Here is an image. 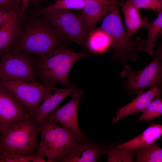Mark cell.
Returning <instances> with one entry per match:
<instances>
[{
	"label": "cell",
	"mask_w": 162,
	"mask_h": 162,
	"mask_svg": "<svg viewBox=\"0 0 162 162\" xmlns=\"http://www.w3.org/2000/svg\"><path fill=\"white\" fill-rule=\"evenodd\" d=\"M88 55L85 52H75L59 45L44 55L36 57V78L47 87L58 84L65 87L70 86L72 85L68 76L72 66L78 60Z\"/></svg>",
	"instance_id": "cell-1"
},
{
	"label": "cell",
	"mask_w": 162,
	"mask_h": 162,
	"mask_svg": "<svg viewBox=\"0 0 162 162\" xmlns=\"http://www.w3.org/2000/svg\"><path fill=\"white\" fill-rule=\"evenodd\" d=\"M63 37L60 32L43 16L33 18L22 28L14 50L40 56L59 46Z\"/></svg>",
	"instance_id": "cell-2"
},
{
	"label": "cell",
	"mask_w": 162,
	"mask_h": 162,
	"mask_svg": "<svg viewBox=\"0 0 162 162\" xmlns=\"http://www.w3.org/2000/svg\"><path fill=\"white\" fill-rule=\"evenodd\" d=\"M118 2L104 17L100 27L109 36L113 50V57L117 61L125 63L129 59L136 61L137 51L145 50L146 40L137 37L132 40L124 28L119 14Z\"/></svg>",
	"instance_id": "cell-3"
},
{
	"label": "cell",
	"mask_w": 162,
	"mask_h": 162,
	"mask_svg": "<svg viewBox=\"0 0 162 162\" xmlns=\"http://www.w3.org/2000/svg\"><path fill=\"white\" fill-rule=\"evenodd\" d=\"M40 132V125L32 116L0 130V153L33 155Z\"/></svg>",
	"instance_id": "cell-4"
},
{
	"label": "cell",
	"mask_w": 162,
	"mask_h": 162,
	"mask_svg": "<svg viewBox=\"0 0 162 162\" xmlns=\"http://www.w3.org/2000/svg\"><path fill=\"white\" fill-rule=\"evenodd\" d=\"M40 127L41 138L37 154L46 157L47 162H54L78 141L73 132L53 122L47 120Z\"/></svg>",
	"instance_id": "cell-5"
},
{
	"label": "cell",
	"mask_w": 162,
	"mask_h": 162,
	"mask_svg": "<svg viewBox=\"0 0 162 162\" xmlns=\"http://www.w3.org/2000/svg\"><path fill=\"white\" fill-rule=\"evenodd\" d=\"M34 56L15 50L1 52L0 80L37 82Z\"/></svg>",
	"instance_id": "cell-6"
},
{
	"label": "cell",
	"mask_w": 162,
	"mask_h": 162,
	"mask_svg": "<svg viewBox=\"0 0 162 162\" xmlns=\"http://www.w3.org/2000/svg\"><path fill=\"white\" fill-rule=\"evenodd\" d=\"M145 68L133 72L126 64L120 75L127 79L123 86L130 95L138 94L148 88L154 87L162 89V58L157 55Z\"/></svg>",
	"instance_id": "cell-7"
},
{
	"label": "cell",
	"mask_w": 162,
	"mask_h": 162,
	"mask_svg": "<svg viewBox=\"0 0 162 162\" xmlns=\"http://www.w3.org/2000/svg\"><path fill=\"white\" fill-rule=\"evenodd\" d=\"M42 14L65 37L78 45H85L88 32L79 14L70 9H58Z\"/></svg>",
	"instance_id": "cell-8"
},
{
	"label": "cell",
	"mask_w": 162,
	"mask_h": 162,
	"mask_svg": "<svg viewBox=\"0 0 162 162\" xmlns=\"http://www.w3.org/2000/svg\"><path fill=\"white\" fill-rule=\"evenodd\" d=\"M0 87L8 91L34 117L45 98L48 87L38 82L0 80Z\"/></svg>",
	"instance_id": "cell-9"
},
{
	"label": "cell",
	"mask_w": 162,
	"mask_h": 162,
	"mask_svg": "<svg viewBox=\"0 0 162 162\" xmlns=\"http://www.w3.org/2000/svg\"><path fill=\"white\" fill-rule=\"evenodd\" d=\"M107 146L92 140L88 137L78 141L54 162H96L106 154Z\"/></svg>",
	"instance_id": "cell-10"
},
{
	"label": "cell",
	"mask_w": 162,
	"mask_h": 162,
	"mask_svg": "<svg viewBox=\"0 0 162 162\" xmlns=\"http://www.w3.org/2000/svg\"><path fill=\"white\" fill-rule=\"evenodd\" d=\"M83 94V91L81 90L72 94L69 101L61 108L52 111L47 119V121L60 124L62 127L73 132L78 141L86 136L80 128L78 117V107Z\"/></svg>",
	"instance_id": "cell-11"
},
{
	"label": "cell",
	"mask_w": 162,
	"mask_h": 162,
	"mask_svg": "<svg viewBox=\"0 0 162 162\" xmlns=\"http://www.w3.org/2000/svg\"><path fill=\"white\" fill-rule=\"evenodd\" d=\"M30 116L32 117L24 106L0 87V131Z\"/></svg>",
	"instance_id": "cell-12"
},
{
	"label": "cell",
	"mask_w": 162,
	"mask_h": 162,
	"mask_svg": "<svg viewBox=\"0 0 162 162\" xmlns=\"http://www.w3.org/2000/svg\"><path fill=\"white\" fill-rule=\"evenodd\" d=\"M81 90L74 85L62 88L48 87L44 100L35 112L34 116V120L40 125L44 124L47 121L49 114L64 99Z\"/></svg>",
	"instance_id": "cell-13"
},
{
	"label": "cell",
	"mask_w": 162,
	"mask_h": 162,
	"mask_svg": "<svg viewBox=\"0 0 162 162\" xmlns=\"http://www.w3.org/2000/svg\"><path fill=\"white\" fill-rule=\"evenodd\" d=\"M120 0H86L79 14L88 32Z\"/></svg>",
	"instance_id": "cell-14"
},
{
	"label": "cell",
	"mask_w": 162,
	"mask_h": 162,
	"mask_svg": "<svg viewBox=\"0 0 162 162\" xmlns=\"http://www.w3.org/2000/svg\"><path fill=\"white\" fill-rule=\"evenodd\" d=\"M162 89L154 87L146 92H142L136 97L124 106L117 109L116 116L112 120L116 123L121 119L129 115H135L142 112L157 96L161 95Z\"/></svg>",
	"instance_id": "cell-15"
},
{
	"label": "cell",
	"mask_w": 162,
	"mask_h": 162,
	"mask_svg": "<svg viewBox=\"0 0 162 162\" xmlns=\"http://www.w3.org/2000/svg\"><path fill=\"white\" fill-rule=\"evenodd\" d=\"M22 15L0 26V52H8L14 49L22 31Z\"/></svg>",
	"instance_id": "cell-16"
},
{
	"label": "cell",
	"mask_w": 162,
	"mask_h": 162,
	"mask_svg": "<svg viewBox=\"0 0 162 162\" xmlns=\"http://www.w3.org/2000/svg\"><path fill=\"white\" fill-rule=\"evenodd\" d=\"M162 136V125L152 124L136 137L123 143L117 145L118 147L136 149L148 146Z\"/></svg>",
	"instance_id": "cell-17"
},
{
	"label": "cell",
	"mask_w": 162,
	"mask_h": 162,
	"mask_svg": "<svg viewBox=\"0 0 162 162\" xmlns=\"http://www.w3.org/2000/svg\"><path fill=\"white\" fill-rule=\"evenodd\" d=\"M118 5L122 7L126 26V32L131 38L136 33L141 27L144 26L143 20L140 16V9L129 0L119 2Z\"/></svg>",
	"instance_id": "cell-18"
},
{
	"label": "cell",
	"mask_w": 162,
	"mask_h": 162,
	"mask_svg": "<svg viewBox=\"0 0 162 162\" xmlns=\"http://www.w3.org/2000/svg\"><path fill=\"white\" fill-rule=\"evenodd\" d=\"M84 45L90 52L97 54L103 53L111 47L109 36L100 27L88 32Z\"/></svg>",
	"instance_id": "cell-19"
},
{
	"label": "cell",
	"mask_w": 162,
	"mask_h": 162,
	"mask_svg": "<svg viewBox=\"0 0 162 162\" xmlns=\"http://www.w3.org/2000/svg\"><path fill=\"white\" fill-rule=\"evenodd\" d=\"M142 19L144 26L146 28L148 34L146 46L145 51L152 56L154 53L155 42L162 35V12L152 21H149L146 16H144Z\"/></svg>",
	"instance_id": "cell-20"
},
{
	"label": "cell",
	"mask_w": 162,
	"mask_h": 162,
	"mask_svg": "<svg viewBox=\"0 0 162 162\" xmlns=\"http://www.w3.org/2000/svg\"><path fill=\"white\" fill-rule=\"evenodd\" d=\"M136 162H162V148L156 142L147 147L135 149Z\"/></svg>",
	"instance_id": "cell-21"
},
{
	"label": "cell",
	"mask_w": 162,
	"mask_h": 162,
	"mask_svg": "<svg viewBox=\"0 0 162 162\" xmlns=\"http://www.w3.org/2000/svg\"><path fill=\"white\" fill-rule=\"evenodd\" d=\"M135 154V149L120 148L113 144L107 146L106 152L108 162H133Z\"/></svg>",
	"instance_id": "cell-22"
},
{
	"label": "cell",
	"mask_w": 162,
	"mask_h": 162,
	"mask_svg": "<svg viewBox=\"0 0 162 162\" xmlns=\"http://www.w3.org/2000/svg\"><path fill=\"white\" fill-rule=\"evenodd\" d=\"M54 3L48 6L37 10L36 15L42 14L44 11L58 9L82 10L86 0H52Z\"/></svg>",
	"instance_id": "cell-23"
},
{
	"label": "cell",
	"mask_w": 162,
	"mask_h": 162,
	"mask_svg": "<svg viewBox=\"0 0 162 162\" xmlns=\"http://www.w3.org/2000/svg\"><path fill=\"white\" fill-rule=\"evenodd\" d=\"M162 115V99L161 95L157 96L142 112L138 119L139 121L148 122Z\"/></svg>",
	"instance_id": "cell-24"
},
{
	"label": "cell",
	"mask_w": 162,
	"mask_h": 162,
	"mask_svg": "<svg viewBox=\"0 0 162 162\" xmlns=\"http://www.w3.org/2000/svg\"><path fill=\"white\" fill-rule=\"evenodd\" d=\"M129 0L140 9H149L156 12L158 15L162 12V0Z\"/></svg>",
	"instance_id": "cell-25"
},
{
	"label": "cell",
	"mask_w": 162,
	"mask_h": 162,
	"mask_svg": "<svg viewBox=\"0 0 162 162\" xmlns=\"http://www.w3.org/2000/svg\"><path fill=\"white\" fill-rule=\"evenodd\" d=\"M0 153V162H32L34 155H24L7 152Z\"/></svg>",
	"instance_id": "cell-26"
},
{
	"label": "cell",
	"mask_w": 162,
	"mask_h": 162,
	"mask_svg": "<svg viewBox=\"0 0 162 162\" xmlns=\"http://www.w3.org/2000/svg\"><path fill=\"white\" fill-rule=\"evenodd\" d=\"M21 0H0V9L8 11H18L22 14Z\"/></svg>",
	"instance_id": "cell-27"
},
{
	"label": "cell",
	"mask_w": 162,
	"mask_h": 162,
	"mask_svg": "<svg viewBox=\"0 0 162 162\" xmlns=\"http://www.w3.org/2000/svg\"><path fill=\"white\" fill-rule=\"evenodd\" d=\"M22 14L19 11H8L0 9V26L14 20Z\"/></svg>",
	"instance_id": "cell-28"
},
{
	"label": "cell",
	"mask_w": 162,
	"mask_h": 162,
	"mask_svg": "<svg viewBox=\"0 0 162 162\" xmlns=\"http://www.w3.org/2000/svg\"><path fill=\"white\" fill-rule=\"evenodd\" d=\"M43 156L36 154L34 155L33 157L32 160V162H47V160H46L44 158Z\"/></svg>",
	"instance_id": "cell-29"
},
{
	"label": "cell",
	"mask_w": 162,
	"mask_h": 162,
	"mask_svg": "<svg viewBox=\"0 0 162 162\" xmlns=\"http://www.w3.org/2000/svg\"><path fill=\"white\" fill-rule=\"evenodd\" d=\"M155 54L157 55L161 58H162V41L158 47L157 50Z\"/></svg>",
	"instance_id": "cell-30"
},
{
	"label": "cell",
	"mask_w": 162,
	"mask_h": 162,
	"mask_svg": "<svg viewBox=\"0 0 162 162\" xmlns=\"http://www.w3.org/2000/svg\"><path fill=\"white\" fill-rule=\"evenodd\" d=\"M22 2V13L25 11L26 9L29 0H21Z\"/></svg>",
	"instance_id": "cell-31"
},
{
	"label": "cell",
	"mask_w": 162,
	"mask_h": 162,
	"mask_svg": "<svg viewBox=\"0 0 162 162\" xmlns=\"http://www.w3.org/2000/svg\"><path fill=\"white\" fill-rule=\"evenodd\" d=\"M42 0V1H46V0Z\"/></svg>",
	"instance_id": "cell-32"
}]
</instances>
